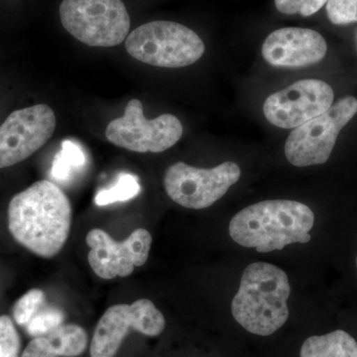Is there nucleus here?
<instances>
[{
	"instance_id": "obj_1",
	"label": "nucleus",
	"mask_w": 357,
	"mask_h": 357,
	"mask_svg": "<svg viewBox=\"0 0 357 357\" xmlns=\"http://www.w3.org/2000/svg\"><path fill=\"white\" fill-rule=\"evenodd\" d=\"M72 225V204L64 192L42 180L13 197L8 206V229L23 248L52 258L64 248Z\"/></svg>"
},
{
	"instance_id": "obj_2",
	"label": "nucleus",
	"mask_w": 357,
	"mask_h": 357,
	"mask_svg": "<svg viewBox=\"0 0 357 357\" xmlns=\"http://www.w3.org/2000/svg\"><path fill=\"white\" fill-rule=\"evenodd\" d=\"M314 222V213L306 204L270 199L249 206L234 215L229 234L244 248L271 252L289 244L309 243Z\"/></svg>"
},
{
	"instance_id": "obj_3",
	"label": "nucleus",
	"mask_w": 357,
	"mask_h": 357,
	"mask_svg": "<svg viewBox=\"0 0 357 357\" xmlns=\"http://www.w3.org/2000/svg\"><path fill=\"white\" fill-rule=\"evenodd\" d=\"M287 274L273 264L256 262L244 270L231 303L237 323L248 332L267 337L287 321L290 296Z\"/></svg>"
},
{
	"instance_id": "obj_4",
	"label": "nucleus",
	"mask_w": 357,
	"mask_h": 357,
	"mask_svg": "<svg viewBox=\"0 0 357 357\" xmlns=\"http://www.w3.org/2000/svg\"><path fill=\"white\" fill-rule=\"evenodd\" d=\"M129 55L145 64L160 68L187 67L204 53L203 40L180 23L153 21L136 28L126 39Z\"/></svg>"
},
{
	"instance_id": "obj_5",
	"label": "nucleus",
	"mask_w": 357,
	"mask_h": 357,
	"mask_svg": "<svg viewBox=\"0 0 357 357\" xmlns=\"http://www.w3.org/2000/svg\"><path fill=\"white\" fill-rule=\"evenodd\" d=\"M61 22L82 43L114 47L128 36L130 17L121 0H63Z\"/></svg>"
},
{
	"instance_id": "obj_6",
	"label": "nucleus",
	"mask_w": 357,
	"mask_h": 357,
	"mask_svg": "<svg viewBox=\"0 0 357 357\" xmlns=\"http://www.w3.org/2000/svg\"><path fill=\"white\" fill-rule=\"evenodd\" d=\"M357 114V100L345 96L326 112L295 128L285 143V155L294 166L326 163L340 130Z\"/></svg>"
},
{
	"instance_id": "obj_7",
	"label": "nucleus",
	"mask_w": 357,
	"mask_h": 357,
	"mask_svg": "<svg viewBox=\"0 0 357 357\" xmlns=\"http://www.w3.org/2000/svg\"><path fill=\"white\" fill-rule=\"evenodd\" d=\"M241 175V168L234 162H225L213 169L195 168L177 162L167 169L164 187L175 203L202 210L222 198L238 182Z\"/></svg>"
},
{
	"instance_id": "obj_8",
	"label": "nucleus",
	"mask_w": 357,
	"mask_h": 357,
	"mask_svg": "<svg viewBox=\"0 0 357 357\" xmlns=\"http://www.w3.org/2000/svg\"><path fill=\"white\" fill-rule=\"evenodd\" d=\"M183 135V126L172 114L147 119L139 100L128 103L123 116L114 119L105 130L107 139L116 146L139 153H160L173 147Z\"/></svg>"
},
{
	"instance_id": "obj_9",
	"label": "nucleus",
	"mask_w": 357,
	"mask_h": 357,
	"mask_svg": "<svg viewBox=\"0 0 357 357\" xmlns=\"http://www.w3.org/2000/svg\"><path fill=\"white\" fill-rule=\"evenodd\" d=\"M163 314L147 299L131 305L119 304L109 307L98 321L91 342V357H114L129 331L146 337H158L165 328Z\"/></svg>"
},
{
	"instance_id": "obj_10",
	"label": "nucleus",
	"mask_w": 357,
	"mask_h": 357,
	"mask_svg": "<svg viewBox=\"0 0 357 357\" xmlns=\"http://www.w3.org/2000/svg\"><path fill=\"white\" fill-rule=\"evenodd\" d=\"M55 129V114L43 103L13 112L0 126V169L29 158L48 142Z\"/></svg>"
},
{
	"instance_id": "obj_11",
	"label": "nucleus",
	"mask_w": 357,
	"mask_h": 357,
	"mask_svg": "<svg viewBox=\"0 0 357 357\" xmlns=\"http://www.w3.org/2000/svg\"><path fill=\"white\" fill-rule=\"evenodd\" d=\"M333 98L330 84L319 79H302L268 96L263 112L277 128H297L330 109Z\"/></svg>"
},
{
	"instance_id": "obj_12",
	"label": "nucleus",
	"mask_w": 357,
	"mask_h": 357,
	"mask_svg": "<svg viewBox=\"0 0 357 357\" xmlns=\"http://www.w3.org/2000/svg\"><path fill=\"white\" fill-rule=\"evenodd\" d=\"M91 248L88 259L91 269L100 278L110 280L128 277L134 267L146 263L151 249L152 236L148 230H134L123 241H115L105 230L91 229L86 238Z\"/></svg>"
},
{
	"instance_id": "obj_13",
	"label": "nucleus",
	"mask_w": 357,
	"mask_h": 357,
	"mask_svg": "<svg viewBox=\"0 0 357 357\" xmlns=\"http://www.w3.org/2000/svg\"><path fill=\"white\" fill-rule=\"evenodd\" d=\"M328 45L314 30L287 27L275 30L265 40L262 55L275 67H307L325 58Z\"/></svg>"
},
{
	"instance_id": "obj_14",
	"label": "nucleus",
	"mask_w": 357,
	"mask_h": 357,
	"mask_svg": "<svg viewBox=\"0 0 357 357\" xmlns=\"http://www.w3.org/2000/svg\"><path fill=\"white\" fill-rule=\"evenodd\" d=\"M301 357H357V342L344 331L307 338Z\"/></svg>"
},
{
	"instance_id": "obj_15",
	"label": "nucleus",
	"mask_w": 357,
	"mask_h": 357,
	"mask_svg": "<svg viewBox=\"0 0 357 357\" xmlns=\"http://www.w3.org/2000/svg\"><path fill=\"white\" fill-rule=\"evenodd\" d=\"M45 337L58 357L81 356L88 347L89 338L86 331L74 324L58 326Z\"/></svg>"
},
{
	"instance_id": "obj_16",
	"label": "nucleus",
	"mask_w": 357,
	"mask_h": 357,
	"mask_svg": "<svg viewBox=\"0 0 357 357\" xmlns=\"http://www.w3.org/2000/svg\"><path fill=\"white\" fill-rule=\"evenodd\" d=\"M141 191L138 178L132 174L121 173L117 182L109 189L102 190L96 194V206H105L116 202H126L135 198Z\"/></svg>"
},
{
	"instance_id": "obj_17",
	"label": "nucleus",
	"mask_w": 357,
	"mask_h": 357,
	"mask_svg": "<svg viewBox=\"0 0 357 357\" xmlns=\"http://www.w3.org/2000/svg\"><path fill=\"white\" fill-rule=\"evenodd\" d=\"M64 319V312L57 307L40 310L25 326L26 332L33 338L45 337L58 326H62Z\"/></svg>"
},
{
	"instance_id": "obj_18",
	"label": "nucleus",
	"mask_w": 357,
	"mask_h": 357,
	"mask_svg": "<svg viewBox=\"0 0 357 357\" xmlns=\"http://www.w3.org/2000/svg\"><path fill=\"white\" fill-rule=\"evenodd\" d=\"M45 294L40 289H31L25 293L13 307V319L18 326H25L41 310Z\"/></svg>"
},
{
	"instance_id": "obj_19",
	"label": "nucleus",
	"mask_w": 357,
	"mask_h": 357,
	"mask_svg": "<svg viewBox=\"0 0 357 357\" xmlns=\"http://www.w3.org/2000/svg\"><path fill=\"white\" fill-rule=\"evenodd\" d=\"M20 333L11 318L0 316V357H20Z\"/></svg>"
},
{
	"instance_id": "obj_20",
	"label": "nucleus",
	"mask_w": 357,
	"mask_h": 357,
	"mask_svg": "<svg viewBox=\"0 0 357 357\" xmlns=\"http://www.w3.org/2000/svg\"><path fill=\"white\" fill-rule=\"evenodd\" d=\"M328 20L333 24L345 25L357 22V0H328Z\"/></svg>"
},
{
	"instance_id": "obj_21",
	"label": "nucleus",
	"mask_w": 357,
	"mask_h": 357,
	"mask_svg": "<svg viewBox=\"0 0 357 357\" xmlns=\"http://www.w3.org/2000/svg\"><path fill=\"white\" fill-rule=\"evenodd\" d=\"M328 1V0H275V6L281 13L289 15L300 14L307 17L318 13Z\"/></svg>"
},
{
	"instance_id": "obj_22",
	"label": "nucleus",
	"mask_w": 357,
	"mask_h": 357,
	"mask_svg": "<svg viewBox=\"0 0 357 357\" xmlns=\"http://www.w3.org/2000/svg\"><path fill=\"white\" fill-rule=\"evenodd\" d=\"M59 153L62 155L63 158L68 162L69 165L72 166L74 170L83 168L86 165V155L81 146L74 141L65 140L62 143V149Z\"/></svg>"
},
{
	"instance_id": "obj_23",
	"label": "nucleus",
	"mask_w": 357,
	"mask_h": 357,
	"mask_svg": "<svg viewBox=\"0 0 357 357\" xmlns=\"http://www.w3.org/2000/svg\"><path fill=\"white\" fill-rule=\"evenodd\" d=\"M21 357H58L46 337H34L25 347Z\"/></svg>"
},
{
	"instance_id": "obj_24",
	"label": "nucleus",
	"mask_w": 357,
	"mask_h": 357,
	"mask_svg": "<svg viewBox=\"0 0 357 357\" xmlns=\"http://www.w3.org/2000/svg\"><path fill=\"white\" fill-rule=\"evenodd\" d=\"M74 171L72 166L69 165L68 162L63 158L62 155L60 153L56 155L53 166H52V177L57 181H61V182H64V181L70 180V176H72Z\"/></svg>"
},
{
	"instance_id": "obj_25",
	"label": "nucleus",
	"mask_w": 357,
	"mask_h": 357,
	"mask_svg": "<svg viewBox=\"0 0 357 357\" xmlns=\"http://www.w3.org/2000/svg\"><path fill=\"white\" fill-rule=\"evenodd\" d=\"M356 266H357V258H356Z\"/></svg>"
}]
</instances>
